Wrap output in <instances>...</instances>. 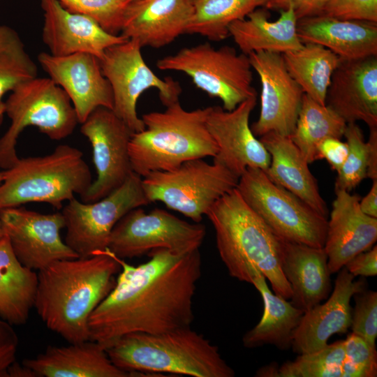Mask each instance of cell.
Listing matches in <instances>:
<instances>
[{"label": "cell", "mask_w": 377, "mask_h": 377, "mask_svg": "<svg viewBox=\"0 0 377 377\" xmlns=\"http://www.w3.org/2000/svg\"><path fill=\"white\" fill-rule=\"evenodd\" d=\"M113 255L121 270L113 289L89 318L90 340L106 349L129 333L159 334L191 327L202 274L199 249L184 253L155 249L147 254L148 261L138 266Z\"/></svg>", "instance_id": "1"}, {"label": "cell", "mask_w": 377, "mask_h": 377, "mask_svg": "<svg viewBox=\"0 0 377 377\" xmlns=\"http://www.w3.org/2000/svg\"><path fill=\"white\" fill-rule=\"evenodd\" d=\"M121 265L108 249L38 271L34 305L46 327L68 343L90 340L89 318L116 283Z\"/></svg>", "instance_id": "2"}, {"label": "cell", "mask_w": 377, "mask_h": 377, "mask_svg": "<svg viewBox=\"0 0 377 377\" xmlns=\"http://www.w3.org/2000/svg\"><path fill=\"white\" fill-rule=\"evenodd\" d=\"M206 216L214 227L220 258L232 277L251 284L259 271L276 295L291 298L281 267V239L248 205L237 187L220 198Z\"/></svg>", "instance_id": "3"}, {"label": "cell", "mask_w": 377, "mask_h": 377, "mask_svg": "<svg viewBox=\"0 0 377 377\" xmlns=\"http://www.w3.org/2000/svg\"><path fill=\"white\" fill-rule=\"evenodd\" d=\"M118 368L135 373L193 377H233L218 346L191 327L159 333L123 335L106 348Z\"/></svg>", "instance_id": "4"}, {"label": "cell", "mask_w": 377, "mask_h": 377, "mask_svg": "<svg viewBox=\"0 0 377 377\" xmlns=\"http://www.w3.org/2000/svg\"><path fill=\"white\" fill-rule=\"evenodd\" d=\"M209 110H187L178 101L164 111L142 114L145 128L133 133L129 143L133 172L144 177L189 160L214 157L218 147L207 126Z\"/></svg>", "instance_id": "5"}, {"label": "cell", "mask_w": 377, "mask_h": 377, "mask_svg": "<svg viewBox=\"0 0 377 377\" xmlns=\"http://www.w3.org/2000/svg\"><path fill=\"white\" fill-rule=\"evenodd\" d=\"M92 182L83 153L60 145L50 154L19 158L2 171L0 210L28 202H45L61 209L64 201L83 195Z\"/></svg>", "instance_id": "6"}, {"label": "cell", "mask_w": 377, "mask_h": 377, "mask_svg": "<svg viewBox=\"0 0 377 377\" xmlns=\"http://www.w3.org/2000/svg\"><path fill=\"white\" fill-rule=\"evenodd\" d=\"M4 104L10 125L0 138V168L13 165L20 158L17 139L24 128L37 127L53 140L73 133L79 123L75 110L66 92L50 77H38L14 89Z\"/></svg>", "instance_id": "7"}, {"label": "cell", "mask_w": 377, "mask_h": 377, "mask_svg": "<svg viewBox=\"0 0 377 377\" xmlns=\"http://www.w3.org/2000/svg\"><path fill=\"white\" fill-rule=\"evenodd\" d=\"M156 66L162 71L185 73L198 89L220 99L222 108L228 111L257 96L248 55L228 45L216 48L204 43L183 47L159 59Z\"/></svg>", "instance_id": "8"}, {"label": "cell", "mask_w": 377, "mask_h": 377, "mask_svg": "<svg viewBox=\"0 0 377 377\" xmlns=\"http://www.w3.org/2000/svg\"><path fill=\"white\" fill-rule=\"evenodd\" d=\"M238 181L239 177L221 164L196 158L170 170L151 172L142 177V185L150 203L161 202L200 223L220 198L237 187Z\"/></svg>", "instance_id": "9"}, {"label": "cell", "mask_w": 377, "mask_h": 377, "mask_svg": "<svg viewBox=\"0 0 377 377\" xmlns=\"http://www.w3.org/2000/svg\"><path fill=\"white\" fill-rule=\"evenodd\" d=\"M237 188L248 205L282 239L323 248L327 219L271 181L259 168H248Z\"/></svg>", "instance_id": "10"}, {"label": "cell", "mask_w": 377, "mask_h": 377, "mask_svg": "<svg viewBox=\"0 0 377 377\" xmlns=\"http://www.w3.org/2000/svg\"><path fill=\"white\" fill-rule=\"evenodd\" d=\"M141 48L136 40L128 39L107 48L99 59L112 91V110L133 133L145 128L136 108L144 91L156 88L160 101L167 107L179 101L182 91L171 77L161 79L152 71L142 56Z\"/></svg>", "instance_id": "11"}, {"label": "cell", "mask_w": 377, "mask_h": 377, "mask_svg": "<svg viewBox=\"0 0 377 377\" xmlns=\"http://www.w3.org/2000/svg\"><path fill=\"white\" fill-rule=\"evenodd\" d=\"M205 235L201 223H189L159 208L147 213L137 207L117 223L107 249L124 260L158 249L184 253L199 249Z\"/></svg>", "instance_id": "12"}, {"label": "cell", "mask_w": 377, "mask_h": 377, "mask_svg": "<svg viewBox=\"0 0 377 377\" xmlns=\"http://www.w3.org/2000/svg\"><path fill=\"white\" fill-rule=\"evenodd\" d=\"M142 179L133 172L121 186L101 200H68L61 210L66 229L64 242L79 257H89L107 249L117 223L131 209L150 203Z\"/></svg>", "instance_id": "13"}, {"label": "cell", "mask_w": 377, "mask_h": 377, "mask_svg": "<svg viewBox=\"0 0 377 377\" xmlns=\"http://www.w3.org/2000/svg\"><path fill=\"white\" fill-rule=\"evenodd\" d=\"M81 124L80 132L92 148L96 178L80 200L92 202L121 186L133 172L128 149L133 131L105 107L95 109Z\"/></svg>", "instance_id": "14"}, {"label": "cell", "mask_w": 377, "mask_h": 377, "mask_svg": "<svg viewBox=\"0 0 377 377\" xmlns=\"http://www.w3.org/2000/svg\"><path fill=\"white\" fill-rule=\"evenodd\" d=\"M0 221L13 252L29 269L40 271L56 261L79 257L61 239L65 228L61 212L41 214L10 207L0 210Z\"/></svg>", "instance_id": "15"}, {"label": "cell", "mask_w": 377, "mask_h": 377, "mask_svg": "<svg viewBox=\"0 0 377 377\" xmlns=\"http://www.w3.org/2000/svg\"><path fill=\"white\" fill-rule=\"evenodd\" d=\"M261 84L259 117L251 126L260 137L274 132L290 136L294 131L304 92L290 75L282 54L256 52L248 55Z\"/></svg>", "instance_id": "16"}, {"label": "cell", "mask_w": 377, "mask_h": 377, "mask_svg": "<svg viewBox=\"0 0 377 377\" xmlns=\"http://www.w3.org/2000/svg\"><path fill=\"white\" fill-rule=\"evenodd\" d=\"M256 101L257 96L251 97L231 111L219 105L209 106L207 117L208 131L218 147L213 162L225 166L239 178L248 168L265 171L270 163L269 154L249 125Z\"/></svg>", "instance_id": "17"}, {"label": "cell", "mask_w": 377, "mask_h": 377, "mask_svg": "<svg viewBox=\"0 0 377 377\" xmlns=\"http://www.w3.org/2000/svg\"><path fill=\"white\" fill-rule=\"evenodd\" d=\"M38 61L49 77L69 97L79 123L98 107L112 110L111 87L94 55L76 53L58 57L43 52Z\"/></svg>", "instance_id": "18"}, {"label": "cell", "mask_w": 377, "mask_h": 377, "mask_svg": "<svg viewBox=\"0 0 377 377\" xmlns=\"http://www.w3.org/2000/svg\"><path fill=\"white\" fill-rule=\"evenodd\" d=\"M325 105L346 124L377 127V56L341 59L327 89Z\"/></svg>", "instance_id": "19"}, {"label": "cell", "mask_w": 377, "mask_h": 377, "mask_svg": "<svg viewBox=\"0 0 377 377\" xmlns=\"http://www.w3.org/2000/svg\"><path fill=\"white\" fill-rule=\"evenodd\" d=\"M334 290L324 304H318L305 311L294 332L292 348L298 354L309 353L325 347L334 334L348 332L351 323L350 299L365 290L364 280L355 276L345 267L339 272Z\"/></svg>", "instance_id": "20"}, {"label": "cell", "mask_w": 377, "mask_h": 377, "mask_svg": "<svg viewBox=\"0 0 377 377\" xmlns=\"http://www.w3.org/2000/svg\"><path fill=\"white\" fill-rule=\"evenodd\" d=\"M41 7L42 39L54 56L88 53L100 59L107 48L128 40L107 32L87 16L68 10L57 0H41Z\"/></svg>", "instance_id": "21"}, {"label": "cell", "mask_w": 377, "mask_h": 377, "mask_svg": "<svg viewBox=\"0 0 377 377\" xmlns=\"http://www.w3.org/2000/svg\"><path fill=\"white\" fill-rule=\"evenodd\" d=\"M335 194L323 246L330 274L338 272L353 257L369 250L377 239V218L361 211L360 196L346 191Z\"/></svg>", "instance_id": "22"}, {"label": "cell", "mask_w": 377, "mask_h": 377, "mask_svg": "<svg viewBox=\"0 0 377 377\" xmlns=\"http://www.w3.org/2000/svg\"><path fill=\"white\" fill-rule=\"evenodd\" d=\"M193 14L192 0H137L126 8L121 35L161 48L186 33Z\"/></svg>", "instance_id": "23"}, {"label": "cell", "mask_w": 377, "mask_h": 377, "mask_svg": "<svg viewBox=\"0 0 377 377\" xmlns=\"http://www.w3.org/2000/svg\"><path fill=\"white\" fill-rule=\"evenodd\" d=\"M36 377H144L154 375L122 370L110 360L105 348L88 340L68 346H49L22 362Z\"/></svg>", "instance_id": "24"}, {"label": "cell", "mask_w": 377, "mask_h": 377, "mask_svg": "<svg viewBox=\"0 0 377 377\" xmlns=\"http://www.w3.org/2000/svg\"><path fill=\"white\" fill-rule=\"evenodd\" d=\"M280 260L295 307L305 312L327 298L332 290L331 274L323 248L281 239Z\"/></svg>", "instance_id": "25"}, {"label": "cell", "mask_w": 377, "mask_h": 377, "mask_svg": "<svg viewBox=\"0 0 377 377\" xmlns=\"http://www.w3.org/2000/svg\"><path fill=\"white\" fill-rule=\"evenodd\" d=\"M297 30L303 44L320 45L341 59L377 56V22L320 14L298 19Z\"/></svg>", "instance_id": "26"}, {"label": "cell", "mask_w": 377, "mask_h": 377, "mask_svg": "<svg viewBox=\"0 0 377 377\" xmlns=\"http://www.w3.org/2000/svg\"><path fill=\"white\" fill-rule=\"evenodd\" d=\"M270 155V163L264 171L268 178L305 202L327 219V205L320 195L317 181L309 163L289 136L274 132L259 138Z\"/></svg>", "instance_id": "27"}, {"label": "cell", "mask_w": 377, "mask_h": 377, "mask_svg": "<svg viewBox=\"0 0 377 377\" xmlns=\"http://www.w3.org/2000/svg\"><path fill=\"white\" fill-rule=\"evenodd\" d=\"M279 12V17L270 21L268 10L258 8L246 18L232 22L228 29L229 36L246 55L260 51L283 54L299 50L303 43L297 34L298 19L293 7Z\"/></svg>", "instance_id": "28"}, {"label": "cell", "mask_w": 377, "mask_h": 377, "mask_svg": "<svg viewBox=\"0 0 377 377\" xmlns=\"http://www.w3.org/2000/svg\"><path fill=\"white\" fill-rule=\"evenodd\" d=\"M251 284L262 296L264 311L260 322L243 336L244 346L253 348L271 344L280 350H288L292 346L294 332L304 312L273 293L259 271L256 272Z\"/></svg>", "instance_id": "29"}, {"label": "cell", "mask_w": 377, "mask_h": 377, "mask_svg": "<svg viewBox=\"0 0 377 377\" xmlns=\"http://www.w3.org/2000/svg\"><path fill=\"white\" fill-rule=\"evenodd\" d=\"M37 285L38 274L20 263L4 235L0 239V318L12 325L25 324Z\"/></svg>", "instance_id": "30"}, {"label": "cell", "mask_w": 377, "mask_h": 377, "mask_svg": "<svg viewBox=\"0 0 377 377\" xmlns=\"http://www.w3.org/2000/svg\"><path fill=\"white\" fill-rule=\"evenodd\" d=\"M282 56L288 71L304 94L325 105L332 75L341 59L315 43H304L299 50L285 52Z\"/></svg>", "instance_id": "31"}, {"label": "cell", "mask_w": 377, "mask_h": 377, "mask_svg": "<svg viewBox=\"0 0 377 377\" xmlns=\"http://www.w3.org/2000/svg\"><path fill=\"white\" fill-rule=\"evenodd\" d=\"M347 124L333 110L304 94L290 139L309 164L318 160V147L328 138L341 139Z\"/></svg>", "instance_id": "32"}, {"label": "cell", "mask_w": 377, "mask_h": 377, "mask_svg": "<svg viewBox=\"0 0 377 377\" xmlns=\"http://www.w3.org/2000/svg\"><path fill=\"white\" fill-rule=\"evenodd\" d=\"M267 0H192L193 14L185 34H199L213 41L229 37L230 25L243 20Z\"/></svg>", "instance_id": "33"}, {"label": "cell", "mask_w": 377, "mask_h": 377, "mask_svg": "<svg viewBox=\"0 0 377 377\" xmlns=\"http://www.w3.org/2000/svg\"><path fill=\"white\" fill-rule=\"evenodd\" d=\"M36 77L37 66L26 51L17 32L0 24V105L6 93Z\"/></svg>", "instance_id": "34"}, {"label": "cell", "mask_w": 377, "mask_h": 377, "mask_svg": "<svg viewBox=\"0 0 377 377\" xmlns=\"http://www.w3.org/2000/svg\"><path fill=\"white\" fill-rule=\"evenodd\" d=\"M345 357L344 340H339L284 362L279 368L278 377H341Z\"/></svg>", "instance_id": "35"}, {"label": "cell", "mask_w": 377, "mask_h": 377, "mask_svg": "<svg viewBox=\"0 0 377 377\" xmlns=\"http://www.w3.org/2000/svg\"><path fill=\"white\" fill-rule=\"evenodd\" d=\"M343 137L348 145L346 159L337 172L334 191L350 192L367 177V144L356 123L347 124Z\"/></svg>", "instance_id": "36"}, {"label": "cell", "mask_w": 377, "mask_h": 377, "mask_svg": "<svg viewBox=\"0 0 377 377\" xmlns=\"http://www.w3.org/2000/svg\"><path fill=\"white\" fill-rule=\"evenodd\" d=\"M68 10L95 20L105 31L119 35L128 5L122 0H57Z\"/></svg>", "instance_id": "37"}, {"label": "cell", "mask_w": 377, "mask_h": 377, "mask_svg": "<svg viewBox=\"0 0 377 377\" xmlns=\"http://www.w3.org/2000/svg\"><path fill=\"white\" fill-rule=\"evenodd\" d=\"M345 360L341 377H375L377 374V352L361 337L349 334L344 340Z\"/></svg>", "instance_id": "38"}, {"label": "cell", "mask_w": 377, "mask_h": 377, "mask_svg": "<svg viewBox=\"0 0 377 377\" xmlns=\"http://www.w3.org/2000/svg\"><path fill=\"white\" fill-rule=\"evenodd\" d=\"M355 304L352 309L350 327L352 332L376 346L377 337V293L364 290L353 295Z\"/></svg>", "instance_id": "39"}, {"label": "cell", "mask_w": 377, "mask_h": 377, "mask_svg": "<svg viewBox=\"0 0 377 377\" xmlns=\"http://www.w3.org/2000/svg\"><path fill=\"white\" fill-rule=\"evenodd\" d=\"M320 14L340 20L377 22V0H329Z\"/></svg>", "instance_id": "40"}, {"label": "cell", "mask_w": 377, "mask_h": 377, "mask_svg": "<svg viewBox=\"0 0 377 377\" xmlns=\"http://www.w3.org/2000/svg\"><path fill=\"white\" fill-rule=\"evenodd\" d=\"M19 339L13 325L0 318V376L15 360Z\"/></svg>", "instance_id": "41"}, {"label": "cell", "mask_w": 377, "mask_h": 377, "mask_svg": "<svg viewBox=\"0 0 377 377\" xmlns=\"http://www.w3.org/2000/svg\"><path fill=\"white\" fill-rule=\"evenodd\" d=\"M329 0H267L265 8L281 10L292 6L297 19L320 15Z\"/></svg>", "instance_id": "42"}, {"label": "cell", "mask_w": 377, "mask_h": 377, "mask_svg": "<svg viewBox=\"0 0 377 377\" xmlns=\"http://www.w3.org/2000/svg\"><path fill=\"white\" fill-rule=\"evenodd\" d=\"M317 153L318 160H326L331 168L338 172L346 159L348 145L341 139L328 138L320 142Z\"/></svg>", "instance_id": "43"}, {"label": "cell", "mask_w": 377, "mask_h": 377, "mask_svg": "<svg viewBox=\"0 0 377 377\" xmlns=\"http://www.w3.org/2000/svg\"><path fill=\"white\" fill-rule=\"evenodd\" d=\"M344 267L355 277L357 276H374L377 274V246L362 252L351 260Z\"/></svg>", "instance_id": "44"}, {"label": "cell", "mask_w": 377, "mask_h": 377, "mask_svg": "<svg viewBox=\"0 0 377 377\" xmlns=\"http://www.w3.org/2000/svg\"><path fill=\"white\" fill-rule=\"evenodd\" d=\"M367 144V177L377 179V127L369 128Z\"/></svg>", "instance_id": "45"}, {"label": "cell", "mask_w": 377, "mask_h": 377, "mask_svg": "<svg viewBox=\"0 0 377 377\" xmlns=\"http://www.w3.org/2000/svg\"><path fill=\"white\" fill-rule=\"evenodd\" d=\"M372 181L373 184L370 191L363 198L360 200L359 205L364 214L377 218V179Z\"/></svg>", "instance_id": "46"}, {"label": "cell", "mask_w": 377, "mask_h": 377, "mask_svg": "<svg viewBox=\"0 0 377 377\" xmlns=\"http://www.w3.org/2000/svg\"><path fill=\"white\" fill-rule=\"evenodd\" d=\"M4 377H36L32 370L16 361L6 369Z\"/></svg>", "instance_id": "47"}, {"label": "cell", "mask_w": 377, "mask_h": 377, "mask_svg": "<svg viewBox=\"0 0 377 377\" xmlns=\"http://www.w3.org/2000/svg\"><path fill=\"white\" fill-rule=\"evenodd\" d=\"M279 368H276L274 365H269L260 369L256 372V376H272L278 377Z\"/></svg>", "instance_id": "48"}, {"label": "cell", "mask_w": 377, "mask_h": 377, "mask_svg": "<svg viewBox=\"0 0 377 377\" xmlns=\"http://www.w3.org/2000/svg\"><path fill=\"white\" fill-rule=\"evenodd\" d=\"M5 115L4 104L3 103L0 105V127L3 123V117ZM2 182V171H0V184Z\"/></svg>", "instance_id": "49"}, {"label": "cell", "mask_w": 377, "mask_h": 377, "mask_svg": "<svg viewBox=\"0 0 377 377\" xmlns=\"http://www.w3.org/2000/svg\"><path fill=\"white\" fill-rule=\"evenodd\" d=\"M4 236V232L2 228L1 223L0 221V239Z\"/></svg>", "instance_id": "50"}, {"label": "cell", "mask_w": 377, "mask_h": 377, "mask_svg": "<svg viewBox=\"0 0 377 377\" xmlns=\"http://www.w3.org/2000/svg\"><path fill=\"white\" fill-rule=\"evenodd\" d=\"M122 1L128 4L129 3L137 1V0H122Z\"/></svg>", "instance_id": "51"}]
</instances>
